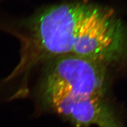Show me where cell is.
I'll list each match as a JSON object with an SVG mask.
<instances>
[{
	"label": "cell",
	"instance_id": "2",
	"mask_svg": "<svg viewBox=\"0 0 127 127\" xmlns=\"http://www.w3.org/2000/svg\"><path fill=\"white\" fill-rule=\"evenodd\" d=\"M55 59L39 84V105L62 96H105L108 83L103 64L73 55Z\"/></svg>",
	"mask_w": 127,
	"mask_h": 127
},
{
	"label": "cell",
	"instance_id": "3",
	"mask_svg": "<svg viewBox=\"0 0 127 127\" xmlns=\"http://www.w3.org/2000/svg\"><path fill=\"white\" fill-rule=\"evenodd\" d=\"M40 108L58 115L73 127H125L105 96H62L47 101Z\"/></svg>",
	"mask_w": 127,
	"mask_h": 127
},
{
	"label": "cell",
	"instance_id": "1",
	"mask_svg": "<svg viewBox=\"0 0 127 127\" xmlns=\"http://www.w3.org/2000/svg\"><path fill=\"white\" fill-rule=\"evenodd\" d=\"M15 26L20 58L9 77L21 83L48 59L73 55L104 64L118 60L127 49V31L114 12L89 3L54 5Z\"/></svg>",
	"mask_w": 127,
	"mask_h": 127
}]
</instances>
